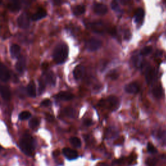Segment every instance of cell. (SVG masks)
<instances>
[{"label": "cell", "mask_w": 166, "mask_h": 166, "mask_svg": "<svg viewBox=\"0 0 166 166\" xmlns=\"http://www.w3.org/2000/svg\"><path fill=\"white\" fill-rule=\"evenodd\" d=\"M20 147L25 154L31 156L34 150V140L31 135L28 133L24 134L20 139Z\"/></svg>", "instance_id": "obj_1"}, {"label": "cell", "mask_w": 166, "mask_h": 166, "mask_svg": "<svg viewBox=\"0 0 166 166\" xmlns=\"http://www.w3.org/2000/svg\"><path fill=\"white\" fill-rule=\"evenodd\" d=\"M68 56V47L64 43L59 44L55 47L53 57L55 62L57 64H62L65 62Z\"/></svg>", "instance_id": "obj_2"}, {"label": "cell", "mask_w": 166, "mask_h": 166, "mask_svg": "<svg viewBox=\"0 0 166 166\" xmlns=\"http://www.w3.org/2000/svg\"><path fill=\"white\" fill-rule=\"evenodd\" d=\"M101 105L107 107L110 110H116L119 105L118 99L115 96H109L106 100L101 101Z\"/></svg>", "instance_id": "obj_3"}, {"label": "cell", "mask_w": 166, "mask_h": 166, "mask_svg": "<svg viewBox=\"0 0 166 166\" xmlns=\"http://www.w3.org/2000/svg\"><path fill=\"white\" fill-rule=\"evenodd\" d=\"M102 45V41L95 38L90 39L86 42V48L90 51H95Z\"/></svg>", "instance_id": "obj_4"}, {"label": "cell", "mask_w": 166, "mask_h": 166, "mask_svg": "<svg viewBox=\"0 0 166 166\" xmlns=\"http://www.w3.org/2000/svg\"><path fill=\"white\" fill-rule=\"evenodd\" d=\"M18 25L22 29H27L30 25V18L27 13H23L17 20Z\"/></svg>", "instance_id": "obj_5"}, {"label": "cell", "mask_w": 166, "mask_h": 166, "mask_svg": "<svg viewBox=\"0 0 166 166\" xmlns=\"http://www.w3.org/2000/svg\"><path fill=\"white\" fill-rule=\"evenodd\" d=\"M10 78V71L5 64L0 62V80L3 82H7Z\"/></svg>", "instance_id": "obj_6"}, {"label": "cell", "mask_w": 166, "mask_h": 166, "mask_svg": "<svg viewBox=\"0 0 166 166\" xmlns=\"http://www.w3.org/2000/svg\"><path fill=\"white\" fill-rule=\"evenodd\" d=\"M145 79L147 84H151V83L155 80L156 73V70L153 67H147L145 70Z\"/></svg>", "instance_id": "obj_7"}, {"label": "cell", "mask_w": 166, "mask_h": 166, "mask_svg": "<svg viewBox=\"0 0 166 166\" xmlns=\"http://www.w3.org/2000/svg\"><path fill=\"white\" fill-rule=\"evenodd\" d=\"M93 10L94 13L98 15H104L108 12L106 5L101 3H94L93 5Z\"/></svg>", "instance_id": "obj_8"}, {"label": "cell", "mask_w": 166, "mask_h": 166, "mask_svg": "<svg viewBox=\"0 0 166 166\" xmlns=\"http://www.w3.org/2000/svg\"><path fill=\"white\" fill-rule=\"evenodd\" d=\"M85 74V68L82 65H79L75 67L73 70V77L77 80H79L82 79Z\"/></svg>", "instance_id": "obj_9"}, {"label": "cell", "mask_w": 166, "mask_h": 166, "mask_svg": "<svg viewBox=\"0 0 166 166\" xmlns=\"http://www.w3.org/2000/svg\"><path fill=\"white\" fill-rule=\"evenodd\" d=\"M0 96L5 101L10 100L11 97V92L9 88L7 86L0 85Z\"/></svg>", "instance_id": "obj_10"}, {"label": "cell", "mask_w": 166, "mask_h": 166, "mask_svg": "<svg viewBox=\"0 0 166 166\" xmlns=\"http://www.w3.org/2000/svg\"><path fill=\"white\" fill-rule=\"evenodd\" d=\"M63 154L68 160H74L78 157V153L75 150L70 148H64L62 150Z\"/></svg>", "instance_id": "obj_11"}, {"label": "cell", "mask_w": 166, "mask_h": 166, "mask_svg": "<svg viewBox=\"0 0 166 166\" xmlns=\"http://www.w3.org/2000/svg\"><path fill=\"white\" fill-rule=\"evenodd\" d=\"M125 91L128 94H137L140 90V87L137 83L131 82L130 84L127 85L125 88Z\"/></svg>", "instance_id": "obj_12"}, {"label": "cell", "mask_w": 166, "mask_h": 166, "mask_svg": "<svg viewBox=\"0 0 166 166\" xmlns=\"http://www.w3.org/2000/svg\"><path fill=\"white\" fill-rule=\"evenodd\" d=\"M44 80L47 84L51 86H54L56 82V77L53 72L48 71L44 74Z\"/></svg>", "instance_id": "obj_13"}, {"label": "cell", "mask_w": 166, "mask_h": 166, "mask_svg": "<svg viewBox=\"0 0 166 166\" xmlns=\"http://www.w3.org/2000/svg\"><path fill=\"white\" fill-rule=\"evenodd\" d=\"M47 16V13L44 10V8H39L37 11H36L33 16H32V20L33 21H38L39 20L44 18Z\"/></svg>", "instance_id": "obj_14"}, {"label": "cell", "mask_w": 166, "mask_h": 166, "mask_svg": "<svg viewBox=\"0 0 166 166\" xmlns=\"http://www.w3.org/2000/svg\"><path fill=\"white\" fill-rule=\"evenodd\" d=\"M90 28L94 31V32L97 33H103L105 31V25L100 22H97V23H90Z\"/></svg>", "instance_id": "obj_15"}, {"label": "cell", "mask_w": 166, "mask_h": 166, "mask_svg": "<svg viewBox=\"0 0 166 166\" xmlns=\"http://www.w3.org/2000/svg\"><path fill=\"white\" fill-rule=\"evenodd\" d=\"M20 51H21V48L18 45L13 44L11 46L10 52H11V54L13 58L16 59V58L19 57L20 55Z\"/></svg>", "instance_id": "obj_16"}, {"label": "cell", "mask_w": 166, "mask_h": 166, "mask_svg": "<svg viewBox=\"0 0 166 166\" xmlns=\"http://www.w3.org/2000/svg\"><path fill=\"white\" fill-rule=\"evenodd\" d=\"M25 59L23 57H22L18 60L15 65L16 70L19 73H23L25 69Z\"/></svg>", "instance_id": "obj_17"}, {"label": "cell", "mask_w": 166, "mask_h": 166, "mask_svg": "<svg viewBox=\"0 0 166 166\" xmlns=\"http://www.w3.org/2000/svg\"><path fill=\"white\" fill-rule=\"evenodd\" d=\"M27 94H28L30 97H36V86H35V84L33 81L30 82L28 86H27Z\"/></svg>", "instance_id": "obj_18"}, {"label": "cell", "mask_w": 166, "mask_h": 166, "mask_svg": "<svg viewBox=\"0 0 166 166\" xmlns=\"http://www.w3.org/2000/svg\"><path fill=\"white\" fill-rule=\"evenodd\" d=\"M57 98L62 101H70L73 98V95L68 91H60L57 96Z\"/></svg>", "instance_id": "obj_19"}, {"label": "cell", "mask_w": 166, "mask_h": 166, "mask_svg": "<svg viewBox=\"0 0 166 166\" xmlns=\"http://www.w3.org/2000/svg\"><path fill=\"white\" fill-rule=\"evenodd\" d=\"M7 7L12 12H18L20 10L22 5L19 2H11L8 4Z\"/></svg>", "instance_id": "obj_20"}, {"label": "cell", "mask_w": 166, "mask_h": 166, "mask_svg": "<svg viewBox=\"0 0 166 166\" xmlns=\"http://www.w3.org/2000/svg\"><path fill=\"white\" fill-rule=\"evenodd\" d=\"M145 16V12L143 9L140 8H138L135 14V21L137 23H141L143 20Z\"/></svg>", "instance_id": "obj_21"}, {"label": "cell", "mask_w": 166, "mask_h": 166, "mask_svg": "<svg viewBox=\"0 0 166 166\" xmlns=\"http://www.w3.org/2000/svg\"><path fill=\"white\" fill-rule=\"evenodd\" d=\"M153 94L156 99H160L163 96V90L161 86H157L153 90Z\"/></svg>", "instance_id": "obj_22"}, {"label": "cell", "mask_w": 166, "mask_h": 166, "mask_svg": "<svg viewBox=\"0 0 166 166\" xmlns=\"http://www.w3.org/2000/svg\"><path fill=\"white\" fill-rule=\"evenodd\" d=\"M64 114L66 116L70 117V118H74L75 117L76 112L75 110L73 108L68 107L66 108L64 110Z\"/></svg>", "instance_id": "obj_23"}, {"label": "cell", "mask_w": 166, "mask_h": 166, "mask_svg": "<svg viewBox=\"0 0 166 166\" xmlns=\"http://www.w3.org/2000/svg\"><path fill=\"white\" fill-rule=\"evenodd\" d=\"M85 11H86L85 7L84 6L81 5H79L75 7L74 8H73V13H74V14L78 16V15L84 14L85 13Z\"/></svg>", "instance_id": "obj_24"}, {"label": "cell", "mask_w": 166, "mask_h": 166, "mask_svg": "<svg viewBox=\"0 0 166 166\" xmlns=\"http://www.w3.org/2000/svg\"><path fill=\"white\" fill-rule=\"evenodd\" d=\"M70 142L71 144L73 146L76 147V148H79L81 146V141L79 138L77 137H72L70 139Z\"/></svg>", "instance_id": "obj_25"}, {"label": "cell", "mask_w": 166, "mask_h": 166, "mask_svg": "<svg viewBox=\"0 0 166 166\" xmlns=\"http://www.w3.org/2000/svg\"><path fill=\"white\" fill-rule=\"evenodd\" d=\"M132 62L134 65L137 68L141 67L143 62L142 58L140 57V56H138V55H136V56L132 57Z\"/></svg>", "instance_id": "obj_26"}, {"label": "cell", "mask_w": 166, "mask_h": 166, "mask_svg": "<svg viewBox=\"0 0 166 166\" xmlns=\"http://www.w3.org/2000/svg\"><path fill=\"white\" fill-rule=\"evenodd\" d=\"M40 124V121L38 118L34 117L31 119L29 122V125L31 128H36V127H38Z\"/></svg>", "instance_id": "obj_27"}, {"label": "cell", "mask_w": 166, "mask_h": 166, "mask_svg": "<svg viewBox=\"0 0 166 166\" xmlns=\"http://www.w3.org/2000/svg\"><path fill=\"white\" fill-rule=\"evenodd\" d=\"M31 117V114L29 111H23L19 114V119L20 120H25Z\"/></svg>", "instance_id": "obj_28"}, {"label": "cell", "mask_w": 166, "mask_h": 166, "mask_svg": "<svg viewBox=\"0 0 166 166\" xmlns=\"http://www.w3.org/2000/svg\"><path fill=\"white\" fill-rule=\"evenodd\" d=\"M153 51V48L151 46H147V47H145L143 49L141 50L140 54L142 56H146V55L150 54Z\"/></svg>", "instance_id": "obj_29"}, {"label": "cell", "mask_w": 166, "mask_h": 166, "mask_svg": "<svg viewBox=\"0 0 166 166\" xmlns=\"http://www.w3.org/2000/svg\"><path fill=\"white\" fill-rule=\"evenodd\" d=\"M111 8L113 9L114 11H120V8H119V5H118L117 2L116 1H113L111 3Z\"/></svg>", "instance_id": "obj_30"}, {"label": "cell", "mask_w": 166, "mask_h": 166, "mask_svg": "<svg viewBox=\"0 0 166 166\" xmlns=\"http://www.w3.org/2000/svg\"><path fill=\"white\" fill-rule=\"evenodd\" d=\"M147 150H148L149 153H154L157 152V150H156V149L154 147V145H152L151 143H149L148 145H147Z\"/></svg>", "instance_id": "obj_31"}, {"label": "cell", "mask_w": 166, "mask_h": 166, "mask_svg": "<svg viewBox=\"0 0 166 166\" xmlns=\"http://www.w3.org/2000/svg\"><path fill=\"white\" fill-rule=\"evenodd\" d=\"M108 77L111 79H116L118 77V74H117V72L116 71H112L109 73V75Z\"/></svg>", "instance_id": "obj_32"}, {"label": "cell", "mask_w": 166, "mask_h": 166, "mask_svg": "<svg viewBox=\"0 0 166 166\" xmlns=\"http://www.w3.org/2000/svg\"><path fill=\"white\" fill-rule=\"evenodd\" d=\"M45 86L44 80H42L39 82V93H40V94H41L43 93V91L45 90Z\"/></svg>", "instance_id": "obj_33"}, {"label": "cell", "mask_w": 166, "mask_h": 166, "mask_svg": "<svg viewBox=\"0 0 166 166\" xmlns=\"http://www.w3.org/2000/svg\"><path fill=\"white\" fill-rule=\"evenodd\" d=\"M51 102L49 99H45L43 101L41 102V106H49V105H51Z\"/></svg>", "instance_id": "obj_34"}, {"label": "cell", "mask_w": 166, "mask_h": 166, "mask_svg": "<svg viewBox=\"0 0 166 166\" xmlns=\"http://www.w3.org/2000/svg\"><path fill=\"white\" fill-rule=\"evenodd\" d=\"M91 123H92V122H91V120H90V119H86L84 122V124L86 126H90L91 125Z\"/></svg>", "instance_id": "obj_35"}, {"label": "cell", "mask_w": 166, "mask_h": 166, "mask_svg": "<svg viewBox=\"0 0 166 166\" xmlns=\"http://www.w3.org/2000/svg\"><path fill=\"white\" fill-rule=\"evenodd\" d=\"M46 118H47L49 122H52L53 120V117L50 116V115H48V114L47 115V116H46Z\"/></svg>", "instance_id": "obj_36"}, {"label": "cell", "mask_w": 166, "mask_h": 166, "mask_svg": "<svg viewBox=\"0 0 166 166\" xmlns=\"http://www.w3.org/2000/svg\"><path fill=\"white\" fill-rule=\"evenodd\" d=\"M2 149V146L1 145H0V151H1Z\"/></svg>", "instance_id": "obj_37"}]
</instances>
